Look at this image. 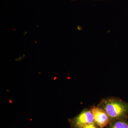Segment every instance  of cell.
<instances>
[{
  "label": "cell",
  "mask_w": 128,
  "mask_h": 128,
  "mask_svg": "<svg viewBox=\"0 0 128 128\" xmlns=\"http://www.w3.org/2000/svg\"><path fill=\"white\" fill-rule=\"evenodd\" d=\"M98 107L106 112L112 121L121 120L128 114V104L120 99L114 98L102 100Z\"/></svg>",
  "instance_id": "cell-1"
},
{
  "label": "cell",
  "mask_w": 128,
  "mask_h": 128,
  "mask_svg": "<svg viewBox=\"0 0 128 128\" xmlns=\"http://www.w3.org/2000/svg\"><path fill=\"white\" fill-rule=\"evenodd\" d=\"M93 122H94V116L91 110L86 109L72 120V124L74 128H80Z\"/></svg>",
  "instance_id": "cell-2"
},
{
  "label": "cell",
  "mask_w": 128,
  "mask_h": 128,
  "mask_svg": "<svg viewBox=\"0 0 128 128\" xmlns=\"http://www.w3.org/2000/svg\"><path fill=\"white\" fill-rule=\"evenodd\" d=\"M91 110L94 116V122L99 128H105L110 124V118L102 108L98 106L93 107Z\"/></svg>",
  "instance_id": "cell-3"
},
{
  "label": "cell",
  "mask_w": 128,
  "mask_h": 128,
  "mask_svg": "<svg viewBox=\"0 0 128 128\" xmlns=\"http://www.w3.org/2000/svg\"><path fill=\"white\" fill-rule=\"evenodd\" d=\"M110 128H128V124L121 120L112 121Z\"/></svg>",
  "instance_id": "cell-4"
},
{
  "label": "cell",
  "mask_w": 128,
  "mask_h": 128,
  "mask_svg": "<svg viewBox=\"0 0 128 128\" xmlns=\"http://www.w3.org/2000/svg\"><path fill=\"white\" fill-rule=\"evenodd\" d=\"M97 125L95 122L86 124L80 128H98Z\"/></svg>",
  "instance_id": "cell-5"
},
{
  "label": "cell",
  "mask_w": 128,
  "mask_h": 128,
  "mask_svg": "<svg viewBox=\"0 0 128 128\" xmlns=\"http://www.w3.org/2000/svg\"></svg>",
  "instance_id": "cell-6"
}]
</instances>
